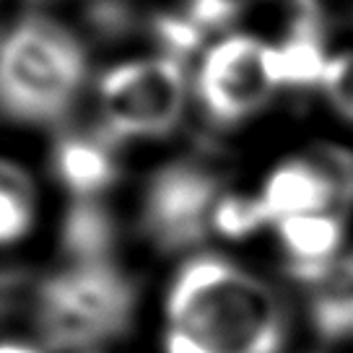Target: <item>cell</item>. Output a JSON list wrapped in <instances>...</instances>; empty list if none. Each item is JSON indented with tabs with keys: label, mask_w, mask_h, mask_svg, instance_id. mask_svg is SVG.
<instances>
[{
	"label": "cell",
	"mask_w": 353,
	"mask_h": 353,
	"mask_svg": "<svg viewBox=\"0 0 353 353\" xmlns=\"http://www.w3.org/2000/svg\"><path fill=\"white\" fill-rule=\"evenodd\" d=\"M42 213V192L34 174L16 159L0 156V250L23 244Z\"/></svg>",
	"instance_id": "obj_9"
},
{
	"label": "cell",
	"mask_w": 353,
	"mask_h": 353,
	"mask_svg": "<svg viewBox=\"0 0 353 353\" xmlns=\"http://www.w3.org/2000/svg\"><path fill=\"white\" fill-rule=\"evenodd\" d=\"M135 309L130 281L110 257H73L37 291V327L44 348L97 351L128 330Z\"/></svg>",
	"instance_id": "obj_3"
},
{
	"label": "cell",
	"mask_w": 353,
	"mask_h": 353,
	"mask_svg": "<svg viewBox=\"0 0 353 353\" xmlns=\"http://www.w3.org/2000/svg\"><path fill=\"white\" fill-rule=\"evenodd\" d=\"M291 52L260 34L229 32L208 42L192 73V99L216 125L263 114L294 76Z\"/></svg>",
	"instance_id": "obj_6"
},
{
	"label": "cell",
	"mask_w": 353,
	"mask_h": 353,
	"mask_svg": "<svg viewBox=\"0 0 353 353\" xmlns=\"http://www.w3.org/2000/svg\"><path fill=\"white\" fill-rule=\"evenodd\" d=\"M192 99V76L176 52L128 57L97 81L101 132L114 143L161 141L179 128Z\"/></svg>",
	"instance_id": "obj_5"
},
{
	"label": "cell",
	"mask_w": 353,
	"mask_h": 353,
	"mask_svg": "<svg viewBox=\"0 0 353 353\" xmlns=\"http://www.w3.org/2000/svg\"><path fill=\"white\" fill-rule=\"evenodd\" d=\"M314 86L325 107L338 120L353 125V44L322 57L314 70Z\"/></svg>",
	"instance_id": "obj_10"
},
{
	"label": "cell",
	"mask_w": 353,
	"mask_h": 353,
	"mask_svg": "<svg viewBox=\"0 0 353 353\" xmlns=\"http://www.w3.org/2000/svg\"><path fill=\"white\" fill-rule=\"evenodd\" d=\"M161 353H283L286 309L244 263L192 252L161 299Z\"/></svg>",
	"instance_id": "obj_1"
},
{
	"label": "cell",
	"mask_w": 353,
	"mask_h": 353,
	"mask_svg": "<svg viewBox=\"0 0 353 353\" xmlns=\"http://www.w3.org/2000/svg\"><path fill=\"white\" fill-rule=\"evenodd\" d=\"M117 143L104 132H76L57 141L52 151V174L78 200L110 190L117 179Z\"/></svg>",
	"instance_id": "obj_8"
},
{
	"label": "cell",
	"mask_w": 353,
	"mask_h": 353,
	"mask_svg": "<svg viewBox=\"0 0 353 353\" xmlns=\"http://www.w3.org/2000/svg\"><path fill=\"white\" fill-rule=\"evenodd\" d=\"M223 210L216 179L195 164L159 169L141 203L145 234L161 250L195 247L213 229H221Z\"/></svg>",
	"instance_id": "obj_7"
},
{
	"label": "cell",
	"mask_w": 353,
	"mask_h": 353,
	"mask_svg": "<svg viewBox=\"0 0 353 353\" xmlns=\"http://www.w3.org/2000/svg\"><path fill=\"white\" fill-rule=\"evenodd\" d=\"M260 0H188V19L210 26L252 8Z\"/></svg>",
	"instance_id": "obj_11"
},
{
	"label": "cell",
	"mask_w": 353,
	"mask_h": 353,
	"mask_svg": "<svg viewBox=\"0 0 353 353\" xmlns=\"http://www.w3.org/2000/svg\"><path fill=\"white\" fill-rule=\"evenodd\" d=\"M0 353H47V348L26 338H0Z\"/></svg>",
	"instance_id": "obj_12"
},
{
	"label": "cell",
	"mask_w": 353,
	"mask_h": 353,
	"mask_svg": "<svg viewBox=\"0 0 353 353\" xmlns=\"http://www.w3.org/2000/svg\"><path fill=\"white\" fill-rule=\"evenodd\" d=\"M265 185L257 210L278 234L288 260L309 276L330 273L345 234L348 190L341 176L322 161L299 159L278 166Z\"/></svg>",
	"instance_id": "obj_4"
},
{
	"label": "cell",
	"mask_w": 353,
	"mask_h": 353,
	"mask_svg": "<svg viewBox=\"0 0 353 353\" xmlns=\"http://www.w3.org/2000/svg\"><path fill=\"white\" fill-rule=\"evenodd\" d=\"M81 37L50 16H26L0 37V112L19 125H57L88 86Z\"/></svg>",
	"instance_id": "obj_2"
}]
</instances>
